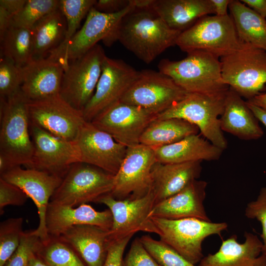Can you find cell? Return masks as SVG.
I'll return each instance as SVG.
<instances>
[{"instance_id": "36", "label": "cell", "mask_w": 266, "mask_h": 266, "mask_svg": "<svg viewBox=\"0 0 266 266\" xmlns=\"http://www.w3.org/2000/svg\"><path fill=\"white\" fill-rule=\"evenodd\" d=\"M23 219L10 218L0 224V266H3L20 244L24 232Z\"/></svg>"}, {"instance_id": "12", "label": "cell", "mask_w": 266, "mask_h": 266, "mask_svg": "<svg viewBox=\"0 0 266 266\" xmlns=\"http://www.w3.org/2000/svg\"><path fill=\"white\" fill-rule=\"evenodd\" d=\"M156 163L153 148L141 144L128 148L109 194L120 200L144 196L151 190V171Z\"/></svg>"}, {"instance_id": "42", "label": "cell", "mask_w": 266, "mask_h": 266, "mask_svg": "<svg viewBox=\"0 0 266 266\" xmlns=\"http://www.w3.org/2000/svg\"><path fill=\"white\" fill-rule=\"evenodd\" d=\"M28 198V196L19 187L0 177V215L4 213V207L23 205Z\"/></svg>"}, {"instance_id": "4", "label": "cell", "mask_w": 266, "mask_h": 266, "mask_svg": "<svg viewBox=\"0 0 266 266\" xmlns=\"http://www.w3.org/2000/svg\"><path fill=\"white\" fill-rule=\"evenodd\" d=\"M228 90L214 94L189 93L157 115L155 119L184 120L197 126L206 139L224 150L228 143L221 129L220 118Z\"/></svg>"}, {"instance_id": "6", "label": "cell", "mask_w": 266, "mask_h": 266, "mask_svg": "<svg viewBox=\"0 0 266 266\" xmlns=\"http://www.w3.org/2000/svg\"><path fill=\"white\" fill-rule=\"evenodd\" d=\"M157 234L163 241L196 265L203 258L202 244L212 235L221 236L225 222L214 223L195 218L166 219L151 217Z\"/></svg>"}, {"instance_id": "46", "label": "cell", "mask_w": 266, "mask_h": 266, "mask_svg": "<svg viewBox=\"0 0 266 266\" xmlns=\"http://www.w3.org/2000/svg\"><path fill=\"white\" fill-rule=\"evenodd\" d=\"M242 2L263 18H266V0H241Z\"/></svg>"}, {"instance_id": "40", "label": "cell", "mask_w": 266, "mask_h": 266, "mask_svg": "<svg viewBox=\"0 0 266 266\" xmlns=\"http://www.w3.org/2000/svg\"><path fill=\"white\" fill-rule=\"evenodd\" d=\"M245 215L249 219H256L262 227V254L266 255V187L261 189L257 199L249 202L245 208Z\"/></svg>"}, {"instance_id": "38", "label": "cell", "mask_w": 266, "mask_h": 266, "mask_svg": "<svg viewBox=\"0 0 266 266\" xmlns=\"http://www.w3.org/2000/svg\"><path fill=\"white\" fill-rule=\"evenodd\" d=\"M23 83L22 67L1 57L0 60V98L7 99L21 90Z\"/></svg>"}, {"instance_id": "17", "label": "cell", "mask_w": 266, "mask_h": 266, "mask_svg": "<svg viewBox=\"0 0 266 266\" xmlns=\"http://www.w3.org/2000/svg\"><path fill=\"white\" fill-rule=\"evenodd\" d=\"M30 131L33 154L29 168L63 177L71 166L80 162L75 141L57 137L31 122Z\"/></svg>"}, {"instance_id": "7", "label": "cell", "mask_w": 266, "mask_h": 266, "mask_svg": "<svg viewBox=\"0 0 266 266\" xmlns=\"http://www.w3.org/2000/svg\"><path fill=\"white\" fill-rule=\"evenodd\" d=\"M242 44L229 14L225 16L207 15L200 18L182 32L176 42V45L187 53L202 51L218 58L237 50Z\"/></svg>"}, {"instance_id": "19", "label": "cell", "mask_w": 266, "mask_h": 266, "mask_svg": "<svg viewBox=\"0 0 266 266\" xmlns=\"http://www.w3.org/2000/svg\"><path fill=\"white\" fill-rule=\"evenodd\" d=\"M0 178L21 189L35 204L39 225L35 230L42 241L49 237L45 226V215L50 199L63 177L34 168L15 167L0 174Z\"/></svg>"}, {"instance_id": "3", "label": "cell", "mask_w": 266, "mask_h": 266, "mask_svg": "<svg viewBox=\"0 0 266 266\" xmlns=\"http://www.w3.org/2000/svg\"><path fill=\"white\" fill-rule=\"evenodd\" d=\"M158 67L188 93L214 94L229 89L223 82L219 58L207 52L193 51L179 61L164 59Z\"/></svg>"}, {"instance_id": "41", "label": "cell", "mask_w": 266, "mask_h": 266, "mask_svg": "<svg viewBox=\"0 0 266 266\" xmlns=\"http://www.w3.org/2000/svg\"><path fill=\"white\" fill-rule=\"evenodd\" d=\"M123 266H162L147 251L139 238L132 243Z\"/></svg>"}, {"instance_id": "33", "label": "cell", "mask_w": 266, "mask_h": 266, "mask_svg": "<svg viewBox=\"0 0 266 266\" xmlns=\"http://www.w3.org/2000/svg\"><path fill=\"white\" fill-rule=\"evenodd\" d=\"M49 266H86L74 250L59 237L49 236L36 253Z\"/></svg>"}, {"instance_id": "29", "label": "cell", "mask_w": 266, "mask_h": 266, "mask_svg": "<svg viewBox=\"0 0 266 266\" xmlns=\"http://www.w3.org/2000/svg\"><path fill=\"white\" fill-rule=\"evenodd\" d=\"M30 30L33 60L45 58L63 42L66 31V20L58 8L40 19Z\"/></svg>"}, {"instance_id": "16", "label": "cell", "mask_w": 266, "mask_h": 266, "mask_svg": "<svg viewBox=\"0 0 266 266\" xmlns=\"http://www.w3.org/2000/svg\"><path fill=\"white\" fill-rule=\"evenodd\" d=\"M139 73L124 61L106 56L95 93L82 111L85 121L91 122L104 110L120 101Z\"/></svg>"}, {"instance_id": "26", "label": "cell", "mask_w": 266, "mask_h": 266, "mask_svg": "<svg viewBox=\"0 0 266 266\" xmlns=\"http://www.w3.org/2000/svg\"><path fill=\"white\" fill-rule=\"evenodd\" d=\"M220 121L223 132L242 140H257L264 134L259 121L248 107L246 101L230 88L226 94Z\"/></svg>"}, {"instance_id": "34", "label": "cell", "mask_w": 266, "mask_h": 266, "mask_svg": "<svg viewBox=\"0 0 266 266\" xmlns=\"http://www.w3.org/2000/svg\"><path fill=\"white\" fill-rule=\"evenodd\" d=\"M96 0H60L58 8L66 22V31L63 42L50 55L56 56L61 53L77 32L81 22L87 16L94 6Z\"/></svg>"}, {"instance_id": "9", "label": "cell", "mask_w": 266, "mask_h": 266, "mask_svg": "<svg viewBox=\"0 0 266 266\" xmlns=\"http://www.w3.org/2000/svg\"><path fill=\"white\" fill-rule=\"evenodd\" d=\"M135 8L133 0L121 11L106 13L91 8L81 29L71 38L65 49L56 56L50 55L67 68L69 62L87 53L101 40L106 46L118 41V31L123 18Z\"/></svg>"}, {"instance_id": "37", "label": "cell", "mask_w": 266, "mask_h": 266, "mask_svg": "<svg viewBox=\"0 0 266 266\" xmlns=\"http://www.w3.org/2000/svg\"><path fill=\"white\" fill-rule=\"evenodd\" d=\"M139 238L147 251L162 266H196L161 240H156L149 235Z\"/></svg>"}, {"instance_id": "18", "label": "cell", "mask_w": 266, "mask_h": 266, "mask_svg": "<svg viewBox=\"0 0 266 266\" xmlns=\"http://www.w3.org/2000/svg\"><path fill=\"white\" fill-rule=\"evenodd\" d=\"M75 142L79 151L80 163L93 166L114 175L118 171L128 149L86 121Z\"/></svg>"}, {"instance_id": "8", "label": "cell", "mask_w": 266, "mask_h": 266, "mask_svg": "<svg viewBox=\"0 0 266 266\" xmlns=\"http://www.w3.org/2000/svg\"><path fill=\"white\" fill-rule=\"evenodd\" d=\"M114 178V175L93 166L75 163L63 177L50 202L73 207L97 203L100 198L111 193Z\"/></svg>"}, {"instance_id": "45", "label": "cell", "mask_w": 266, "mask_h": 266, "mask_svg": "<svg viewBox=\"0 0 266 266\" xmlns=\"http://www.w3.org/2000/svg\"><path fill=\"white\" fill-rule=\"evenodd\" d=\"M130 3V0H99L96 1L94 7L101 12L113 13L121 11Z\"/></svg>"}, {"instance_id": "48", "label": "cell", "mask_w": 266, "mask_h": 266, "mask_svg": "<svg viewBox=\"0 0 266 266\" xmlns=\"http://www.w3.org/2000/svg\"><path fill=\"white\" fill-rule=\"evenodd\" d=\"M247 103L257 120L266 127V110L248 102Z\"/></svg>"}, {"instance_id": "35", "label": "cell", "mask_w": 266, "mask_h": 266, "mask_svg": "<svg viewBox=\"0 0 266 266\" xmlns=\"http://www.w3.org/2000/svg\"><path fill=\"white\" fill-rule=\"evenodd\" d=\"M59 2L58 0H27L23 8L12 18L9 27L31 30L40 19L57 9Z\"/></svg>"}, {"instance_id": "27", "label": "cell", "mask_w": 266, "mask_h": 266, "mask_svg": "<svg viewBox=\"0 0 266 266\" xmlns=\"http://www.w3.org/2000/svg\"><path fill=\"white\" fill-rule=\"evenodd\" d=\"M152 148L157 162L162 164L217 161L224 151L198 134L169 145Z\"/></svg>"}, {"instance_id": "28", "label": "cell", "mask_w": 266, "mask_h": 266, "mask_svg": "<svg viewBox=\"0 0 266 266\" xmlns=\"http://www.w3.org/2000/svg\"><path fill=\"white\" fill-rule=\"evenodd\" d=\"M151 8L169 27L181 32L214 14L210 0H154Z\"/></svg>"}, {"instance_id": "31", "label": "cell", "mask_w": 266, "mask_h": 266, "mask_svg": "<svg viewBox=\"0 0 266 266\" xmlns=\"http://www.w3.org/2000/svg\"><path fill=\"white\" fill-rule=\"evenodd\" d=\"M199 132L197 126L182 119H155L142 133L139 143L151 147L163 146L198 134Z\"/></svg>"}, {"instance_id": "44", "label": "cell", "mask_w": 266, "mask_h": 266, "mask_svg": "<svg viewBox=\"0 0 266 266\" xmlns=\"http://www.w3.org/2000/svg\"><path fill=\"white\" fill-rule=\"evenodd\" d=\"M133 235L112 241L103 266H123L126 247Z\"/></svg>"}, {"instance_id": "50", "label": "cell", "mask_w": 266, "mask_h": 266, "mask_svg": "<svg viewBox=\"0 0 266 266\" xmlns=\"http://www.w3.org/2000/svg\"><path fill=\"white\" fill-rule=\"evenodd\" d=\"M28 266H49L36 253L31 257Z\"/></svg>"}, {"instance_id": "24", "label": "cell", "mask_w": 266, "mask_h": 266, "mask_svg": "<svg viewBox=\"0 0 266 266\" xmlns=\"http://www.w3.org/2000/svg\"><path fill=\"white\" fill-rule=\"evenodd\" d=\"M77 253L86 266H103L111 243L108 231L87 225H76L59 236Z\"/></svg>"}, {"instance_id": "13", "label": "cell", "mask_w": 266, "mask_h": 266, "mask_svg": "<svg viewBox=\"0 0 266 266\" xmlns=\"http://www.w3.org/2000/svg\"><path fill=\"white\" fill-rule=\"evenodd\" d=\"M30 122L64 139L75 141L85 120L78 110L60 95L37 100H28Z\"/></svg>"}, {"instance_id": "1", "label": "cell", "mask_w": 266, "mask_h": 266, "mask_svg": "<svg viewBox=\"0 0 266 266\" xmlns=\"http://www.w3.org/2000/svg\"><path fill=\"white\" fill-rule=\"evenodd\" d=\"M181 32L169 27L151 8H134L122 19L118 41L146 64L176 45Z\"/></svg>"}, {"instance_id": "10", "label": "cell", "mask_w": 266, "mask_h": 266, "mask_svg": "<svg viewBox=\"0 0 266 266\" xmlns=\"http://www.w3.org/2000/svg\"><path fill=\"white\" fill-rule=\"evenodd\" d=\"M106 57L102 47L98 44L70 61L65 70L60 95L75 109L83 111L93 97Z\"/></svg>"}, {"instance_id": "23", "label": "cell", "mask_w": 266, "mask_h": 266, "mask_svg": "<svg viewBox=\"0 0 266 266\" xmlns=\"http://www.w3.org/2000/svg\"><path fill=\"white\" fill-rule=\"evenodd\" d=\"M245 241L239 243L235 234L223 240L214 254L204 256L198 266H266V255L257 235L245 232Z\"/></svg>"}, {"instance_id": "30", "label": "cell", "mask_w": 266, "mask_h": 266, "mask_svg": "<svg viewBox=\"0 0 266 266\" xmlns=\"http://www.w3.org/2000/svg\"><path fill=\"white\" fill-rule=\"evenodd\" d=\"M229 9L240 42L266 51V20L240 0H232Z\"/></svg>"}, {"instance_id": "32", "label": "cell", "mask_w": 266, "mask_h": 266, "mask_svg": "<svg viewBox=\"0 0 266 266\" xmlns=\"http://www.w3.org/2000/svg\"><path fill=\"white\" fill-rule=\"evenodd\" d=\"M0 41V55L19 67L33 60V40L30 30L10 27Z\"/></svg>"}, {"instance_id": "51", "label": "cell", "mask_w": 266, "mask_h": 266, "mask_svg": "<svg viewBox=\"0 0 266 266\" xmlns=\"http://www.w3.org/2000/svg\"><path fill=\"white\" fill-rule=\"evenodd\" d=\"M135 8H151L154 0H133Z\"/></svg>"}, {"instance_id": "20", "label": "cell", "mask_w": 266, "mask_h": 266, "mask_svg": "<svg viewBox=\"0 0 266 266\" xmlns=\"http://www.w3.org/2000/svg\"><path fill=\"white\" fill-rule=\"evenodd\" d=\"M21 92L28 100H37L60 94L65 71L63 65L50 56L33 60L22 67Z\"/></svg>"}, {"instance_id": "22", "label": "cell", "mask_w": 266, "mask_h": 266, "mask_svg": "<svg viewBox=\"0 0 266 266\" xmlns=\"http://www.w3.org/2000/svg\"><path fill=\"white\" fill-rule=\"evenodd\" d=\"M207 183L195 180L174 195L156 203L151 217L166 219L195 218L210 221L204 206Z\"/></svg>"}, {"instance_id": "43", "label": "cell", "mask_w": 266, "mask_h": 266, "mask_svg": "<svg viewBox=\"0 0 266 266\" xmlns=\"http://www.w3.org/2000/svg\"><path fill=\"white\" fill-rule=\"evenodd\" d=\"M27 0H0V37L9 28L12 18L23 8Z\"/></svg>"}, {"instance_id": "49", "label": "cell", "mask_w": 266, "mask_h": 266, "mask_svg": "<svg viewBox=\"0 0 266 266\" xmlns=\"http://www.w3.org/2000/svg\"><path fill=\"white\" fill-rule=\"evenodd\" d=\"M246 102L266 110V92L259 94Z\"/></svg>"}, {"instance_id": "21", "label": "cell", "mask_w": 266, "mask_h": 266, "mask_svg": "<svg viewBox=\"0 0 266 266\" xmlns=\"http://www.w3.org/2000/svg\"><path fill=\"white\" fill-rule=\"evenodd\" d=\"M45 221L49 236L59 237L76 225L95 226L109 231L113 218L109 209L99 211L87 204L73 207L50 202Z\"/></svg>"}, {"instance_id": "15", "label": "cell", "mask_w": 266, "mask_h": 266, "mask_svg": "<svg viewBox=\"0 0 266 266\" xmlns=\"http://www.w3.org/2000/svg\"><path fill=\"white\" fill-rule=\"evenodd\" d=\"M156 116L140 107L119 101L104 110L91 122L129 148L140 144L142 133Z\"/></svg>"}, {"instance_id": "47", "label": "cell", "mask_w": 266, "mask_h": 266, "mask_svg": "<svg viewBox=\"0 0 266 266\" xmlns=\"http://www.w3.org/2000/svg\"><path fill=\"white\" fill-rule=\"evenodd\" d=\"M232 0H210L213 7L214 14L218 16L229 15L228 9Z\"/></svg>"}, {"instance_id": "39", "label": "cell", "mask_w": 266, "mask_h": 266, "mask_svg": "<svg viewBox=\"0 0 266 266\" xmlns=\"http://www.w3.org/2000/svg\"><path fill=\"white\" fill-rule=\"evenodd\" d=\"M41 243L35 230L24 231L19 245L3 266H28L31 256L37 253Z\"/></svg>"}, {"instance_id": "11", "label": "cell", "mask_w": 266, "mask_h": 266, "mask_svg": "<svg viewBox=\"0 0 266 266\" xmlns=\"http://www.w3.org/2000/svg\"><path fill=\"white\" fill-rule=\"evenodd\" d=\"M189 93L161 72L144 69L124 94L121 101L137 106L158 115Z\"/></svg>"}, {"instance_id": "14", "label": "cell", "mask_w": 266, "mask_h": 266, "mask_svg": "<svg viewBox=\"0 0 266 266\" xmlns=\"http://www.w3.org/2000/svg\"><path fill=\"white\" fill-rule=\"evenodd\" d=\"M97 203L107 206L112 213V225L108 231L111 241L140 231L156 234L150 217L156 203L151 190L144 196L133 199L116 200L107 194L100 198Z\"/></svg>"}, {"instance_id": "25", "label": "cell", "mask_w": 266, "mask_h": 266, "mask_svg": "<svg viewBox=\"0 0 266 266\" xmlns=\"http://www.w3.org/2000/svg\"><path fill=\"white\" fill-rule=\"evenodd\" d=\"M201 161L176 164L157 162L151 171V188L155 204L184 189L201 174Z\"/></svg>"}, {"instance_id": "2", "label": "cell", "mask_w": 266, "mask_h": 266, "mask_svg": "<svg viewBox=\"0 0 266 266\" xmlns=\"http://www.w3.org/2000/svg\"><path fill=\"white\" fill-rule=\"evenodd\" d=\"M0 155L12 168L23 166L29 168L33 154L30 131L27 99L20 91L7 99L0 98Z\"/></svg>"}, {"instance_id": "5", "label": "cell", "mask_w": 266, "mask_h": 266, "mask_svg": "<svg viewBox=\"0 0 266 266\" xmlns=\"http://www.w3.org/2000/svg\"><path fill=\"white\" fill-rule=\"evenodd\" d=\"M220 61L223 82L242 98L250 100L266 88V51L242 43Z\"/></svg>"}]
</instances>
